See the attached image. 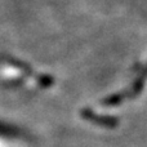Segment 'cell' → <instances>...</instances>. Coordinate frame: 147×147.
<instances>
[{
	"label": "cell",
	"instance_id": "cell-2",
	"mask_svg": "<svg viewBox=\"0 0 147 147\" xmlns=\"http://www.w3.org/2000/svg\"><path fill=\"white\" fill-rule=\"evenodd\" d=\"M124 94H115V96H111L105 101V105H117L124 99Z\"/></svg>",
	"mask_w": 147,
	"mask_h": 147
},
{
	"label": "cell",
	"instance_id": "cell-1",
	"mask_svg": "<svg viewBox=\"0 0 147 147\" xmlns=\"http://www.w3.org/2000/svg\"><path fill=\"white\" fill-rule=\"evenodd\" d=\"M143 84H145V80H143V78L137 79V81H136V83L133 84V86L130 88L129 96L130 97H136L137 94H140L141 90H142V88H143Z\"/></svg>",
	"mask_w": 147,
	"mask_h": 147
}]
</instances>
